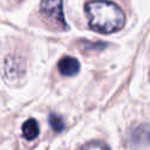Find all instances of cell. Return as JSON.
<instances>
[{
  "label": "cell",
  "mask_w": 150,
  "mask_h": 150,
  "mask_svg": "<svg viewBox=\"0 0 150 150\" xmlns=\"http://www.w3.org/2000/svg\"><path fill=\"white\" fill-rule=\"evenodd\" d=\"M89 26L103 34L120 30L125 23V15L122 8L112 1L91 0L84 6Z\"/></svg>",
  "instance_id": "cell-1"
},
{
  "label": "cell",
  "mask_w": 150,
  "mask_h": 150,
  "mask_svg": "<svg viewBox=\"0 0 150 150\" xmlns=\"http://www.w3.org/2000/svg\"><path fill=\"white\" fill-rule=\"evenodd\" d=\"M40 12L53 26L60 29L67 27L62 9V0H41Z\"/></svg>",
  "instance_id": "cell-2"
},
{
  "label": "cell",
  "mask_w": 150,
  "mask_h": 150,
  "mask_svg": "<svg viewBox=\"0 0 150 150\" xmlns=\"http://www.w3.org/2000/svg\"><path fill=\"white\" fill-rule=\"evenodd\" d=\"M129 139L131 145L136 148L150 145V127L146 124H139L137 127H134L130 130Z\"/></svg>",
  "instance_id": "cell-3"
},
{
  "label": "cell",
  "mask_w": 150,
  "mask_h": 150,
  "mask_svg": "<svg viewBox=\"0 0 150 150\" xmlns=\"http://www.w3.org/2000/svg\"><path fill=\"white\" fill-rule=\"evenodd\" d=\"M57 69L64 76H73L79 73L80 63L73 56H63L57 63Z\"/></svg>",
  "instance_id": "cell-4"
},
{
  "label": "cell",
  "mask_w": 150,
  "mask_h": 150,
  "mask_svg": "<svg viewBox=\"0 0 150 150\" xmlns=\"http://www.w3.org/2000/svg\"><path fill=\"white\" fill-rule=\"evenodd\" d=\"M22 134H23L25 138H27L28 141L35 139L38 137V135H39V125H38V122L34 118L27 120L22 124Z\"/></svg>",
  "instance_id": "cell-5"
},
{
  "label": "cell",
  "mask_w": 150,
  "mask_h": 150,
  "mask_svg": "<svg viewBox=\"0 0 150 150\" xmlns=\"http://www.w3.org/2000/svg\"><path fill=\"white\" fill-rule=\"evenodd\" d=\"M49 124L53 128V130L56 131V132H61L64 129L63 118L60 115H56V114H50L49 115Z\"/></svg>",
  "instance_id": "cell-6"
},
{
  "label": "cell",
  "mask_w": 150,
  "mask_h": 150,
  "mask_svg": "<svg viewBox=\"0 0 150 150\" xmlns=\"http://www.w3.org/2000/svg\"><path fill=\"white\" fill-rule=\"evenodd\" d=\"M82 150H110L108 148V145H105L103 142H100V141H93V142H89L87 143Z\"/></svg>",
  "instance_id": "cell-7"
},
{
  "label": "cell",
  "mask_w": 150,
  "mask_h": 150,
  "mask_svg": "<svg viewBox=\"0 0 150 150\" xmlns=\"http://www.w3.org/2000/svg\"><path fill=\"white\" fill-rule=\"evenodd\" d=\"M149 77H150V76H149Z\"/></svg>",
  "instance_id": "cell-8"
}]
</instances>
